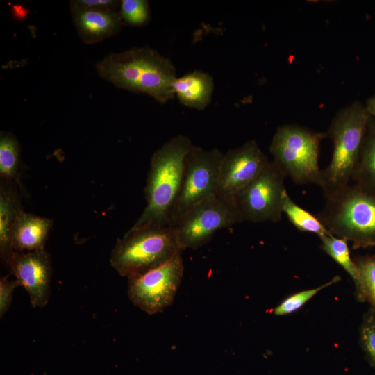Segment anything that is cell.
Segmentation results:
<instances>
[{
  "instance_id": "6da1fadb",
  "label": "cell",
  "mask_w": 375,
  "mask_h": 375,
  "mask_svg": "<svg viewBox=\"0 0 375 375\" xmlns=\"http://www.w3.org/2000/svg\"><path fill=\"white\" fill-rule=\"evenodd\" d=\"M98 74L115 86L145 94L160 103L174 99L176 78L172 61L150 47L111 53L96 64Z\"/></svg>"
},
{
  "instance_id": "7a4b0ae2",
  "label": "cell",
  "mask_w": 375,
  "mask_h": 375,
  "mask_svg": "<svg viewBox=\"0 0 375 375\" xmlns=\"http://www.w3.org/2000/svg\"><path fill=\"white\" fill-rule=\"evenodd\" d=\"M192 145L188 136L178 135L153 153L144 189L147 205L132 227L169 225L168 217L178 194L185 160Z\"/></svg>"
},
{
  "instance_id": "3957f363",
  "label": "cell",
  "mask_w": 375,
  "mask_h": 375,
  "mask_svg": "<svg viewBox=\"0 0 375 375\" xmlns=\"http://www.w3.org/2000/svg\"><path fill=\"white\" fill-rule=\"evenodd\" d=\"M325 197L317 217L331 234L353 248L375 245V194L348 184Z\"/></svg>"
},
{
  "instance_id": "277c9868",
  "label": "cell",
  "mask_w": 375,
  "mask_h": 375,
  "mask_svg": "<svg viewBox=\"0 0 375 375\" xmlns=\"http://www.w3.org/2000/svg\"><path fill=\"white\" fill-rule=\"evenodd\" d=\"M182 251L174 228L169 225L131 227L116 242L110 262L121 276L128 278L160 266Z\"/></svg>"
},
{
  "instance_id": "5b68a950",
  "label": "cell",
  "mask_w": 375,
  "mask_h": 375,
  "mask_svg": "<svg viewBox=\"0 0 375 375\" xmlns=\"http://www.w3.org/2000/svg\"><path fill=\"white\" fill-rule=\"evenodd\" d=\"M369 114L360 103L341 110L326 134L333 143L329 165L322 170L319 187L325 195L349 184L358 163Z\"/></svg>"
},
{
  "instance_id": "8992f818",
  "label": "cell",
  "mask_w": 375,
  "mask_h": 375,
  "mask_svg": "<svg viewBox=\"0 0 375 375\" xmlns=\"http://www.w3.org/2000/svg\"><path fill=\"white\" fill-rule=\"evenodd\" d=\"M326 136L324 133L296 125L280 126L269 147L273 161L294 182L319 186L322 178L318 163L319 144Z\"/></svg>"
},
{
  "instance_id": "52a82bcc",
  "label": "cell",
  "mask_w": 375,
  "mask_h": 375,
  "mask_svg": "<svg viewBox=\"0 0 375 375\" xmlns=\"http://www.w3.org/2000/svg\"><path fill=\"white\" fill-rule=\"evenodd\" d=\"M224 153L192 145L186 156L178 194L170 210L169 226L174 227L192 208L217 194L220 164Z\"/></svg>"
},
{
  "instance_id": "ba28073f",
  "label": "cell",
  "mask_w": 375,
  "mask_h": 375,
  "mask_svg": "<svg viewBox=\"0 0 375 375\" xmlns=\"http://www.w3.org/2000/svg\"><path fill=\"white\" fill-rule=\"evenodd\" d=\"M242 222L234 198L215 194L192 208L173 228L183 251L199 249L219 229Z\"/></svg>"
},
{
  "instance_id": "9c48e42d",
  "label": "cell",
  "mask_w": 375,
  "mask_h": 375,
  "mask_svg": "<svg viewBox=\"0 0 375 375\" xmlns=\"http://www.w3.org/2000/svg\"><path fill=\"white\" fill-rule=\"evenodd\" d=\"M285 177L279 167L269 160L260 174L233 197L243 221L281 220Z\"/></svg>"
},
{
  "instance_id": "30bf717a",
  "label": "cell",
  "mask_w": 375,
  "mask_h": 375,
  "mask_svg": "<svg viewBox=\"0 0 375 375\" xmlns=\"http://www.w3.org/2000/svg\"><path fill=\"white\" fill-rule=\"evenodd\" d=\"M183 272L179 254L160 266L128 277L130 301L149 315L162 311L174 302Z\"/></svg>"
},
{
  "instance_id": "8fae6325",
  "label": "cell",
  "mask_w": 375,
  "mask_h": 375,
  "mask_svg": "<svg viewBox=\"0 0 375 375\" xmlns=\"http://www.w3.org/2000/svg\"><path fill=\"white\" fill-rule=\"evenodd\" d=\"M269 161L254 140L229 149L220 164L217 194L234 197L260 174Z\"/></svg>"
},
{
  "instance_id": "7c38bea8",
  "label": "cell",
  "mask_w": 375,
  "mask_h": 375,
  "mask_svg": "<svg viewBox=\"0 0 375 375\" xmlns=\"http://www.w3.org/2000/svg\"><path fill=\"white\" fill-rule=\"evenodd\" d=\"M20 285L27 292L33 308L45 306L51 294L52 265L44 250L15 251L6 264Z\"/></svg>"
},
{
  "instance_id": "4fadbf2b",
  "label": "cell",
  "mask_w": 375,
  "mask_h": 375,
  "mask_svg": "<svg viewBox=\"0 0 375 375\" xmlns=\"http://www.w3.org/2000/svg\"><path fill=\"white\" fill-rule=\"evenodd\" d=\"M74 25L81 40L88 44L98 43L117 34L123 25L119 12L97 9L70 1Z\"/></svg>"
},
{
  "instance_id": "5bb4252c",
  "label": "cell",
  "mask_w": 375,
  "mask_h": 375,
  "mask_svg": "<svg viewBox=\"0 0 375 375\" xmlns=\"http://www.w3.org/2000/svg\"><path fill=\"white\" fill-rule=\"evenodd\" d=\"M53 224L52 219L27 213L21 209L11 232L13 251L28 252L44 250Z\"/></svg>"
},
{
  "instance_id": "9a60e30c",
  "label": "cell",
  "mask_w": 375,
  "mask_h": 375,
  "mask_svg": "<svg viewBox=\"0 0 375 375\" xmlns=\"http://www.w3.org/2000/svg\"><path fill=\"white\" fill-rule=\"evenodd\" d=\"M174 97L185 106L205 109L210 103L214 91V79L210 74L194 70L176 77L173 85Z\"/></svg>"
},
{
  "instance_id": "2e32d148",
  "label": "cell",
  "mask_w": 375,
  "mask_h": 375,
  "mask_svg": "<svg viewBox=\"0 0 375 375\" xmlns=\"http://www.w3.org/2000/svg\"><path fill=\"white\" fill-rule=\"evenodd\" d=\"M12 181L1 180L0 185V255L6 265L13 253L11 232L19 211L22 209Z\"/></svg>"
},
{
  "instance_id": "e0dca14e",
  "label": "cell",
  "mask_w": 375,
  "mask_h": 375,
  "mask_svg": "<svg viewBox=\"0 0 375 375\" xmlns=\"http://www.w3.org/2000/svg\"><path fill=\"white\" fill-rule=\"evenodd\" d=\"M20 146L11 133L1 131L0 135V176L1 179L20 185L19 169Z\"/></svg>"
},
{
  "instance_id": "ac0fdd59",
  "label": "cell",
  "mask_w": 375,
  "mask_h": 375,
  "mask_svg": "<svg viewBox=\"0 0 375 375\" xmlns=\"http://www.w3.org/2000/svg\"><path fill=\"white\" fill-rule=\"evenodd\" d=\"M283 213L300 231L314 233L319 238L331 233L317 216L294 203L287 191L283 197Z\"/></svg>"
},
{
  "instance_id": "d6986e66",
  "label": "cell",
  "mask_w": 375,
  "mask_h": 375,
  "mask_svg": "<svg viewBox=\"0 0 375 375\" xmlns=\"http://www.w3.org/2000/svg\"><path fill=\"white\" fill-rule=\"evenodd\" d=\"M319 238L323 251L343 268L356 287L358 283V269L355 261L351 258L348 241L331 233Z\"/></svg>"
},
{
  "instance_id": "ffe728a7",
  "label": "cell",
  "mask_w": 375,
  "mask_h": 375,
  "mask_svg": "<svg viewBox=\"0 0 375 375\" xmlns=\"http://www.w3.org/2000/svg\"><path fill=\"white\" fill-rule=\"evenodd\" d=\"M354 261L358 269L356 297L360 301H367L375 312V256L364 257Z\"/></svg>"
},
{
  "instance_id": "44dd1931",
  "label": "cell",
  "mask_w": 375,
  "mask_h": 375,
  "mask_svg": "<svg viewBox=\"0 0 375 375\" xmlns=\"http://www.w3.org/2000/svg\"><path fill=\"white\" fill-rule=\"evenodd\" d=\"M352 178L358 180L360 185L368 182L375 188V132L369 135L360 152Z\"/></svg>"
},
{
  "instance_id": "7402d4cb",
  "label": "cell",
  "mask_w": 375,
  "mask_h": 375,
  "mask_svg": "<svg viewBox=\"0 0 375 375\" xmlns=\"http://www.w3.org/2000/svg\"><path fill=\"white\" fill-rule=\"evenodd\" d=\"M339 280L340 277L335 276L318 287L299 291L288 296L273 309L274 315L285 316L297 311L318 292L337 283Z\"/></svg>"
},
{
  "instance_id": "603a6c76",
  "label": "cell",
  "mask_w": 375,
  "mask_h": 375,
  "mask_svg": "<svg viewBox=\"0 0 375 375\" xmlns=\"http://www.w3.org/2000/svg\"><path fill=\"white\" fill-rule=\"evenodd\" d=\"M119 13L123 22L131 26H145L151 19L149 4L146 0H122Z\"/></svg>"
},
{
  "instance_id": "cb8c5ba5",
  "label": "cell",
  "mask_w": 375,
  "mask_h": 375,
  "mask_svg": "<svg viewBox=\"0 0 375 375\" xmlns=\"http://www.w3.org/2000/svg\"><path fill=\"white\" fill-rule=\"evenodd\" d=\"M359 339L367 360L375 368V312L372 309L363 316Z\"/></svg>"
},
{
  "instance_id": "d4e9b609",
  "label": "cell",
  "mask_w": 375,
  "mask_h": 375,
  "mask_svg": "<svg viewBox=\"0 0 375 375\" xmlns=\"http://www.w3.org/2000/svg\"><path fill=\"white\" fill-rule=\"evenodd\" d=\"M19 285L18 281L8 276L0 278V316L2 317L10 306L12 297L15 288Z\"/></svg>"
},
{
  "instance_id": "484cf974",
  "label": "cell",
  "mask_w": 375,
  "mask_h": 375,
  "mask_svg": "<svg viewBox=\"0 0 375 375\" xmlns=\"http://www.w3.org/2000/svg\"><path fill=\"white\" fill-rule=\"evenodd\" d=\"M76 2L85 7L115 10L120 7L121 3V1L115 0H76Z\"/></svg>"
},
{
  "instance_id": "4316f807",
  "label": "cell",
  "mask_w": 375,
  "mask_h": 375,
  "mask_svg": "<svg viewBox=\"0 0 375 375\" xmlns=\"http://www.w3.org/2000/svg\"><path fill=\"white\" fill-rule=\"evenodd\" d=\"M369 115H372L375 117V97L371 98L367 103L366 108Z\"/></svg>"
}]
</instances>
